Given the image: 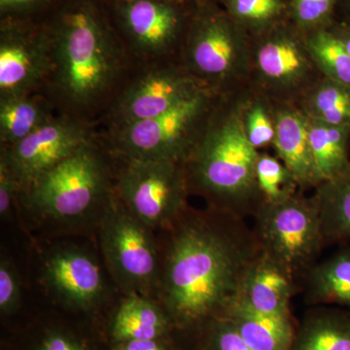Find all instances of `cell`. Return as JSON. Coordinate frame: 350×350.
<instances>
[{"label": "cell", "instance_id": "1", "mask_svg": "<svg viewBox=\"0 0 350 350\" xmlns=\"http://www.w3.org/2000/svg\"><path fill=\"white\" fill-rule=\"evenodd\" d=\"M170 228L159 301L179 335L195 338L239 298L262 250L245 219L211 207L186 209Z\"/></svg>", "mask_w": 350, "mask_h": 350}, {"label": "cell", "instance_id": "2", "mask_svg": "<svg viewBox=\"0 0 350 350\" xmlns=\"http://www.w3.org/2000/svg\"><path fill=\"white\" fill-rule=\"evenodd\" d=\"M51 39L50 81L75 108L91 107L112 86L122 66L123 43L105 0H59L43 16Z\"/></svg>", "mask_w": 350, "mask_h": 350}, {"label": "cell", "instance_id": "3", "mask_svg": "<svg viewBox=\"0 0 350 350\" xmlns=\"http://www.w3.org/2000/svg\"><path fill=\"white\" fill-rule=\"evenodd\" d=\"M250 87L221 94L202 135L183 163L189 191L209 207L246 219L262 204L256 167L260 152L243 124Z\"/></svg>", "mask_w": 350, "mask_h": 350}, {"label": "cell", "instance_id": "4", "mask_svg": "<svg viewBox=\"0 0 350 350\" xmlns=\"http://www.w3.org/2000/svg\"><path fill=\"white\" fill-rule=\"evenodd\" d=\"M179 63L207 88L224 94L248 87L252 36L231 16L196 4Z\"/></svg>", "mask_w": 350, "mask_h": 350}, {"label": "cell", "instance_id": "5", "mask_svg": "<svg viewBox=\"0 0 350 350\" xmlns=\"http://www.w3.org/2000/svg\"><path fill=\"white\" fill-rule=\"evenodd\" d=\"M252 218L262 252L301 288L327 246L312 196L299 192L278 204H262Z\"/></svg>", "mask_w": 350, "mask_h": 350}, {"label": "cell", "instance_id": "6", "mask_svg": "<svg viewBox=\"0 0 350 350\" xmlns=\"http://www.w3.org/2000/svg\"><path fill=\"white\" fill-rule=\"evenodd\" d=\"M220 96L206 89L154 118L116 126L115 147L126 160L183 165Z\"/></svg>", "mask_w": 350, "mask_h": 350}, {"label": "cell", "instance_id": "7", "mask_svg": "<svg viewBox=\"0 0 350 350\" xmlns=\"http://www.w3.org/2000/svg\"><path fill=\"white\" fill-rule=\"evenodd\" d=\"M271 27L252 36L248 87L271 103L297 105L323 77L313 61L306 33Z\"/></svg>", "mask_w": 350, "mask_h": 350}, {"label": "cell", "instance_id": "8", "mask_svg": "<svg viewBox=\"0 0 350 350\" xmlns=\"http://www.w3.org/2000/svg\"><path fill=\"white\" fill-rule=\"evenodd\" d=\"M31 206L59 221L84 217L108 195L105 165L91 144L39 177L27 189Z\"/></svg>", "mask_w": 350, "mask_h": 350}, {"label": "cell", "instance_id": "9", "mask_svg": "<svg viewBox=\"0 0 350 350\" xmlns=\"http://www.w3.org/2000/svg\"><path fill=\"white\" fill-rule=\"evenodd\" d=\"M148 229L110 198L101 219V246L110 271L128 296H146L160 286L162 265Z\"/></svg>", "mask_w": 350, "mask_h": 350}, {"label": "cell", "instance_id": "10", "mask_svg": "<svg viewBox=\"0 0 350 350\" xmlns=\"http://www.w3.org/2000/svg\"><path fill=\"white\" fill-rule=\"evenodd\" d=\"M126 161L118 178L124 206L147 227H170L187 209L190 191L183 165Z\"/></svg>", "mask_w": 350, "mask_h": 350}, {"label": "cell", "instance_id": "11", "mask_svg": "<svg viewBox=\"0 0 350 350\" xmlns=\"http://www.w3.org/2000/svg\"><path fill=\"white\" fill-rule=\"evenodd\" d=\"M124 46L146 57L179 55L190 17L184 0H105Z\"/></svg>", "mask_w": 350, "mask_h": 350}, {"label": "cell", "instance_id": "12", "mask_svg": "<svg viewBox=\"0 0 350 350\" xmlns=\"http://www.w3.org/2000/svg\"><path fill=\"white\" fill-rule=\"evenodd\" d=\"M52 70V45L42 18L0 21V98L31 94Z\"/></svg>", "mask_w": 350, "mask_h": 350}, {"label": "cell", "instance_id": "13", "mask_svg": "<svg viewBox=\"0 0 350 350\" xmlns=\"http://www.w3.org/2000/svg\"><path fill=\"white\" fill-rule=\"evenodd\" d=\"M91 144V131L82 123L53 117L18 144L2 147L0 160L7 163L21 188L29 189L57 163Z\"/></svg>", "mask_w": 350, "mask_h": 350}, {"label": "cell", "instance_id": "14", "mask_svg": "<svg viewBox=\"0 0 350 350\" xmlns=\"http://www.w3.org/2000/svg\"><path fill=\"white\" fill-rule=\"evenodd\" d=\"M206 89L209 88L179 61L156 66L137 78L120 96L113 107L115 128L154 118Z\"/></svg>", "mask_w": 350, "mask_h": 350}, {"label": "cell", "instance_id": "15", "mask_svg": "<svg viewBox=\"0 0 350 350\" xmlns=\"http://www.w3.org/2000/svg\"><path fill=\"white\" fill-rule=\"evenodd\" d=\"M44 280L69 310L90 314L98 308L105 285L93 257L75 247L54 251L44 264Z\"/></svg>", "mask_w": 350, "mask_h": 350}, {"label": "cell", "instance_id": "16", "mask_svg": "<svg viewBox=\"0 0 350 350\" xmlns=\"http://www.w3.org/2000/svg\"><path fill=\"white\" fill-rule=\"evenodd\" d=\"M276 157L293 175L301 192L314 190L319 182L313 165L308 140V119L291 103H271Z\"/></svg>", "mask_w": 350, "mask_h": 350}, {"label": "cell", "instance_id": "17", "mask_svg": "<svg viewBox=\"0 0 350 350\" xmlns=\"http://www.w3.org/2000/svg\"><path fill=\"white\" fill-rule=\"evenodd\" d=\"M101 336L109 345L180 335L160 301L142 295H129L109 315Z\"/></svg>", "mask_w": 350, "mask_h": 350}, {"label": "cell", "instance_id": "18", "mask_svg": "<svg viewBox=\"0 0 350 350\" xmlns=\"http://www.w3.org/2000/svg\"><path fill=\"white\" fill-rule=\"evenodd\" d=\"M299 289V285L262 252L248 269L236 301L260 312L292 317L290 303Z\"/></svg>", "mask_w": 350, "mask_h": 350}, {"label": "cell", "instance_id": "19", "mask_svg": "<svg viewBox=\"0 0 350 350\" xmlns=\"http://www.w3.org/2000/svg\"><path fill=\"white\" fill-rule=\"evenodd\" d=\"M222 317L253 350H289L293 342L296 325L292 317L260 312L241 301H234Z\"/></svg>", "mask_w": 350, "mask_h": 350}, {"label": "cell", "instance_id": "20", "mask_svg": "<svg viewBox=\"0 0 350 350\" xmlns=\"http://www.w3.org/2000/svg\"><path fill=\"white\" fill-rule=\"evenodd\" d=\"M289 350H350V313L312 306L296 325Z\"/></svg>", "mask_w": 350, "mask_h": 350}, {"label": "cell", "instance_id": "21", "mask_svg": "<svg viewBox=\"0 0 350 350\" xmlns=\"http://www.w3.org/2000/svg\"><path fill=\"white\" fill-rule=\"evenodd\" d=\"M301 288L306 305L340 306L350 310V247L319 260Z\"/></svg>", "mask_w": 350, "mask_h": 350}, {"label": "cell", "instance_id": "22", "mask_svg": "<svg viewBox=\"0 0 350 350\" xmlns=\"http://www.w3.org/2000/svg\"><path fill=\"white\" fill-rule=\"evenodd\" d=\"M327 245L350 241V163L344 172L313 190Z\"/></svg>", "mask_w": 350, "mask_h": 350}, {"label": "cell", "instance_id": "23", "mask_svg": "<svg viewBox=\"0 0 350 350\" xmlns=\"http://www.w3.org/2000/svg\"><path fill=\"white\" fill-rule=\"evenodd\" d=\"M308 140L319 185L349 165V126H332L308 120Z\"/></svg>", "mask_w": 350, "mask_h": 350}, {"label": "cell", "instance_id": "24", "mask_svg": "<svg viewBox=\"0 0 350 350\" xmlns=\"http://www.w3.org/2000/svg\"><path fill=\"white\" fill-rule=\"evenodd\" d=\"M101 334L93 329L61 321L31 327L15 350H107Z\"/></svg>", "mask_w": 350, "mask_h": 350}, {"label": "cell", "instance_id": "25", "mask_svg": "<svg viewBox=\"0 0 350 350\" xmlns=\"http://www.w3.org/2000/svg\"><path fill=\"white\" fill-rule=\"evenodd\" d=\"M47 103L32 94L0 98V139L12 146L52 119Z\"/></svg>", "mask_w": 350, "mask_h": 350}, {"label": "cell", "instance_id": "26", "mask_svg": "<svg viewBox=\"0 0 350 350\" xmlns=\"http://www.w3.org/2000/svg\"><path fill=\"white\" fill-rule=\"evenodd\" d=\"M296 105L308 120L350 126V88L324 76Z\"/></svg>", "mask_w": 350, "mask_h": 350}, {"label": "cell", "instance_id": "27", "mask_svg": "<svg viewBox=\"0 0 350 350\" xmlns=\"http://www.w3.org/2000/svg\"><path fill=\"white\" fill-rule=\"evenodd\" d=\"M308 49L321 75L350 88V54L330 29L306 31Z\"/></svg>", "mask_w": 350, "mask_h": 350}, {"label": "cell", "instance_id": "28", "mask_svg": "<svg viewBox=\"0 0 350 350\" xmlns=\"http://www.w3.org/2000/svg\"><path fill=\"white\" fill-rule=\"evenodd\" d=\"M256 177L262 204H278L301 192L284 163L268 153H260Z\"/></svg>", "mask_w": 350, "mask_h": 350}, {"label": "cell", "instance_id": "29", "mask_svg": "<svg viewBox=\"0 0 350 350\" xmlns=\"http://www.w3.org/2000/svg\"><path fill=\"white\" fill-rule=\"evenodd\" d=\"M243 124L248 139L257 150L273 146L275 130L271 103L250 89L243 108Z\"/></svg>", "mask_w": 350, "mask_h": 350}, {"label": "cell", "instance_id": "30", "mask_svg": "<svg viewBox=\"0 0 350 350\" xmlns=\"http://www.w3.org/2000/svg\"><path fill=\"white\" fill-rule=\"evenodd\" d=\"M227 5L232 19L253 34L273 27L285 8L282 0H227Z\"/></svg>", "mask_w": 350, "mask_h": 350}, {"label": "cell", "instance_id": "31", "mask_svg": "<svg viewBox=\"0 0 350 350\" xmlns=\"http://www.w3.org/2000/svg\"><path fill=\"white\" fill-rule=\"evenodd\" d=\"M194 350H253L224 317L209 322L194 338Z\"/></svg>", "mask_w": 350, "mask_h": 350}, {"label": "cell", "instance_id": "32", "mask_svg": "<svg viewBox=\"0 0 350 350\" xmlns=\"http://www.w3.org/2000/svg\"><path fill=\"white\" fill-rule=\"evenodd\" d=\"M335 2L336 0H292L295 24L304 32L322 29Z\"/></svg>", "mask_w": 350, "mask_h": 350}, {"label": "cell", "instance_id": "33", "mask_svg": "<svg viewBox=\"0 0 350 350\" xmlns=\"http://www.w3.org/2000/svg\"><path fill=\"white\" fill-rule=\"evenodd\" d=\"M21 287L12 265L2 259L0 262V312L2 317H11L19 310Z\"/></svg>", "mask_w": 350, "mask_h": 350}, {"label": "cell", "instance_id": "34", "mask_svg": "<svg viewBox=\"0 0 350 350\" xmlns=\"http://www.w3.org/2000/svg\"><path fill=\"white\" fill-rule=\"evenodd\" d=\"M59 0H0V16L4 18H42Z\"/></svg>", "mask_w": 350, "mask_h": 350}, {"label": "cell", "instance_id": "35", "mask_svg": "<svg viewBox=\"0 0 350 350\" xmlns=\"http://www.w3.org/2000/svg\"><path fill=\"white\" fill-rule=\"evenodd\" d=\"M21 185L3 160H0V215L6 218L10 213L14 198Z\"/></svg>", "mask_w": 350, "mask_h": 350}, {"label": "cell", "instance_id": "36", "mask_svg": "<svg viewBox=\"0 0 350 350\" xmlns=\"http://www.w3.org/2000/svg\"><path fill=\"white\" fill-rule=\"evenodd\" d=\"M177 337L158 340H137L108 345L107 350H181Z\"/></svg>", "mask_w": 350, "mask_h": 350}, {"label": "cell", "instance_id": "37", "mask_svg": "<svg viewBox=\"0 0 350 350\" xmlns=\"http://www.w3.org/2000/svg\"><path fill=\"white\" fill-rule=\"evenodd\" d=\"M338 39L344 44L345 49L350 54V27H345V29H338V31H332Z\"/></svg>", "mask_w": 350, "mask_h": 350}, {"label": "cell", "instance_id": "38", "mask_svg": "<svg viewBox=\"0 0 350 350\" xmlns=\"http://www.w3.org/2000/svg\"><path fill=\"white\" fill-rule=\"evenodd\" d=\"M5 350H8V349H5Z\"/></svg>", "mask_w": 350, "mask_h": 350}]
</instances>
